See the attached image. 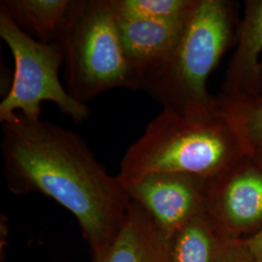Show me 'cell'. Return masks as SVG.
<instances>
[{"label":"cell","mask_w":262,"mask_h":262,"mask_svg":"<svg viewBox=\"0 0 262 262\" xmlns=\"http://www.w3.org/2000/svg\"><path fill=\"white\" fill-rule=\"evenodd\" d=\"M3 173L10 191L41 193L74 215L93 261L110 248L131 200L119 179L74 131L17 114L2 123Z\"/></svg>","instance_id":"6da1fadb"},{"label":"cell","mask_w":262,"mask_h":262,"mask_svg":"<svg viewBox=\"0 0 262 262\" xmlns=\"http://www.w3.org/2000/svg\"><path fill=\"white\" fill-rule=\"evenodd\" d=\"M236 4L227 0H196L177 45L144 78L141 90L162 109L189 116L219 113L208 79L236 43Z\"/></svg>","instance_id":"7a4b0ae2"},{"label":"cell","mask_w":262,"mask_h":262,"mask_svg":"<svg viewBox=\"0 0 262 262\" xmlns=\"http://www.w3.org/2000/svg\"><path fill=\"white\" fill-rule=\"evenodd\" d=\"M245 156L220 113L182 115L162 109L125 151L121 184L157 173H183L210 180Z\"/></svg>","instance_id":"3957f363"},{"label":"cell","mask_w":262,"mask_h":262,"mask_svg":"<svg viewBox=\"0 0 262 262\" xmlns=\"http://www.w3.org/2000/svg\"><path fill=\"white\" fill-rule=\"evenodd\" d=\"M63 53L66 90L86 104L113 89L139 91L119 28L114 0H72L56 39Z\"/></svg>","instance_id":"277c9868"},{"label":"cell","mask_w":262,"mask_h":262,"mask_svg":"<svg viewBox=\"0 0 262 262\" xmlns=\"http://www.w3.org/2000/svg\"><path fill=\"white\" fill-rule=\"evenodd\" d=\"M0 37L9 47L15 66L9 91L0 102V122H7L17 114L40 119L44 101L56 104L75 123H82L89 118L91 111L86 104L73 98L59 80L63 53L57 42H39L2 10Z\"/></svg>","instance_id":"5b68a950"},{"label":"cell","mask_w":262,"mask_h":262,"mask_svg":"<svg viewBox=\"0 0 262 262\" xmlns=\"http://www.w3.org/2000/svg\"><path fill=\"white\" fill-rule=\"evenodd\" d=\"M206 214L225 240L262 230V162L245 155L207 182Z\"/></svg>","instance_id":"8992f818"},{"label":"cell","mask_w":262,"mask_h":262,"mask_svg":"<svg viewBox=\"0 0 262 262\" xmlns=\"http://www.w3.org/2000/svg\"><path fill=\"white\" fill-rule=\"evenodd\" d=\"M206 179L183 173H157L122 184L131 201L140 205L170 239L206 212Z\"/></svg>","instance_id":"52a82bcc"},{"label":"cell","mask_w":262,"mask_h":262,"mask_svg":"<svg viewBox=\"0 0 262 262\" xmlns=\"http://www.w3.org/2000/svg\"><path fill=\"white\" fill-rule=\"evenodd\" d=\"M236 45L221 94L257 99L260 91L262 0L245 1L243 17L237 28Z\"/></svg>","instance_id":"ba28073f"},{"label":"cell","mask_w":262,"mask_h":262,"mask_svg":"<svg viewBox=\"0 0 262 262\" xmlns=\"http://www.w3.org/2000/svg\"><path fill=\"white\" fill-rule=\"evenodd\" d=\"M118 18L124 53L141 90L144 78L161 64L177 45L187 19L163 23Z\"/></svg>","instance_id":"9c48e42d"},{"label":"cell","mask_w":262,"mask_h":262,"mask_svg":"<svg viewBox=\"0 0 262 262\" xmlns=\"http://www.w3.org/2000/svg\"><path fill=\"white\" fill-rule=\"evenodd\" d=\"M93 262H169V239L148 213L131 201L128 214L112 245Z\"/></svg>","instance_id":"30bf717a"},{"label":"cell","mask_w":262,"mask_h":262,"mask_svg":"<svg viewBox=\"0 0 262 262\" xmlns=\"http://www.w3.org/2000/svg\"><path fill=\"white\" fill-rule=\"evenodd\" d=\"M71 3L72 0H4L0 10L31 37L41 43H54Z\"/></svg>","instance_id":"8fae6325"},{"label":"cell","mask_w":262,"mask_h":262,"mask_svg":"<svg viewBox=\"0 0 262 262\" xmlns=\"http://www.w3.org/2000/svg\"><path fill=\"white\" fill-rule=\"evenodd\" d=\"M225 241L205 212L169 239V262H217Z\"/></svg>","instance_id":"7c38bea8"},{"label":"cell","mask_w":262,"mask_h":262,"mask_svg":"<svg viewBox=\"0 0 262 262\" xmlns=\"http://www.w3.org/2000/svg\"><path fill=\"white\" fill-rule=\"evenodd\" d=\"M215 97L221 117L233 131L245 155H258L262 150L261 102L223 94Z\"/></svg>","instance_id":"4fadbf2b"},{"label":"cell","mask_w":262,"mask_h":262,"mask_svg":"<svg viewBox=\"0 0 262 262\" xmlns=\"http://www.w3.org/2000/svg\"><path fill=\"white\" fill-rule=\"evenodd\" d=\"M196 0H114L118 17L180 23L187 19Z\"/></svg>","instance_id":"5bb4252c"},{"label":"cell","mask_w":262,"mask_h":262,"mask_svg":"<svg viewBox=\"0 0 262 262\" xmlns=\"http://www.w3.org/2000/svg\"><path fill=\"white\" fill-rule=\"evenodd\" d=\"M246 262H262V230L239 240Z\"/></svg>","instance_id":"9a60e30c"},{"label":"cell","mask_w":262,"mask_h":262,"mask_svg":"<svg viewBox=\"0 0 262 262\" xmlns=\"http://www.w3.org/2000/svg\"><path fill=\"white\" fill-rule=\"evenodd\" d=\"M217 262H246L239 240H225Z\"/></svg>","instance_id":"2e32d148"},{"label":"cell","mask_w":262,"mask_h":262,"mask_svg":"<svg viewBox=\"0 0 262 262\" xmlns=\"http://www.w3.org/2000/svg\"><path fill=\"white\" fill-rule=\"evenodd\" d=\"M256 100L262 103V60L260 62V91H259V96Z\"/></svg>","instance_id":"e0dca14e"},{"label":"cell","mask_w":262,"mask_h":262,"mask_svg":"<svg viewBox=\"0 0 262 262\" xmlns=\"http://www.w3.org/2000/svg\"><path fill=\"white\" fill-rule=\"evenodd\" d=\"M255 158H257V159H259V160L262 162V150L259 152V154H258V155H256V156H255Z\"/></svg>","instance_id":"ac0fdd59"}]
</instances>
